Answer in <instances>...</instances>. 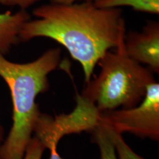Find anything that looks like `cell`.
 <instances>
[{
  "label": "cell",
  "mask_w": 159,
  "mask_h": 159,
  "mask_svg": "<svg viewBox=\"0 0 159 159\" xmlns=\"http://www.w3.org/2000/svg\"><path fill=\"white\" fill-rule=\"evenodd\" d=\"M33 14L38 19L25 23L19 41L44 37L57 41L82 66L85 83L101 57L116 48L126 33L122 9L99 8L93 2H52L36 7Z\"/></svg>",
  "instance_id": "1"
},
{
  "label": "cell",
  "mask_w": 159,
  "mask_h": 159,
  "mask_svg": "<svg viewBox=\"0 0 159 159\" xmlns=\"http://www.w3.org/2000/svg\"><path fill=\"white\" fill-rule=\"evenodd\" d=\"M61 61V49H49L35 61L19 63L0 54V77L8 86L13 103V124L1 148L2 159H23L33 138L40 112L37 97L48 91V75Z\"/></svg>",
  "instance_id": "2"
},
{
  "label": "cell",
  "mask_w": 159,
  "mask_h": 159,
  "mask_svg": "<svg viewBox=\"0 0 159 159\" xmlns=\"http://www.w3.org/2000/svg\"><path fill=\"white\" fill-rule=\"evenodd\" d=\"M125 35L121 37L116 51L109 50L101 57L97 63L100 72L86 83L80 94L99 113L136 106L144 99L148 85L156 81L150 69L127 54Z\"/></svg>",
  "instance_id": "3"
},
{
  "label": "cell",
  "mask_w": 159,
  "mask_h": 159,
  "mask_svg": "<svg viewBox=\"0 0 159 159\" xmlns=\"http://www.w3.org/2000/svg\"><path fill=\"white\" fill-rule=\"evenodd\" d=\"M98 123L119 134L130 133L158 142L159 83L155 81L148 85L144 99L136 106L101 112Z\"/></svg>",
  "instance_id": "4"
},
{
  "label": "cell",
  "mask_w": 159,
  "mask_h": 159,
  "mask_svg": "<svg viewBox=\"0 0 159 159\" xmlns=\"http://www.w3.org/2000/svg\"><path fill=\"white\" fill-rule=\"evenodd\" d=\"M76 102L74 111L69 114L53 117L41 113L35 125L33 134L45 149L52 144H58L65 135L91 131L98 125L100 113L94 104L80 94H77Z\"/></svg>",
  "instance_id": "5"
},
{
  "label": "cell",
  "mask_w": 159,
  "mask_h": 159,
  "mask_svg": "<svg viewBox=\"0 0 159 159\" xmlns=\"http://www.w3.org/2000/svg\"><path fill=\"white\" fill-rule=\"evenodd\" d=\"M125 49L130 58L146 64L152 72H159V23L150 21L141 33L125 35Z\"/></svg>",
  "instance_id": "6"
},
{
  "label": "cell",
  "mask_w": 159,
  "mask_h": 159,
  "mask_svg": "<svg viewBox=\"0 0 159 159\" xmlns=\"http://www.w3.org/2000/svg\"><path fill=\"white\" fill-rule=\"evenodd\" d=\"M30 19V16L26 10L15 13L10 11L0 13V54L5 56L19 42L21 29Z\"/></svg>",
  "instance_id": "7"
},
{
  "label": "cell",
  "mask_w": 159,
  "mask_h": 159,
  "mask_svg": "<svg viewBox=\"0 0 159 159\" xmlns=\"http://www.w3.org/2000/svg\"><path fill=\"white\" fill-rule=\"evenodd\" d=\"M93 3L99 8H116L128 6L138 12L156 15L159 13V0H95Z\"/></svg>",
  "instance_id": "8"
},
{
  "label": "cell",
  "mask_w": 159,
  "mask_h": 159,
  "mask_svg": "<svg viewBox=\"0 0 159 159\" xmlns=\"http://www.w3.org/2000/svg\"><path fill=\"white\" fill-rule=\"evenodd\" d=\"M91 132L93 142L98 145L100 151V159H117L114 144L104 125L98 123Z\"/></svg>",
  "instance_id": "9"
},
{
  "label": "cell",
  "mask_w": 159,
  "mask_h": 159,
  "mask_svg": "<svg viewBox=\"0 0 159 159\" xmlns=\"http://www.w3.org/2000/svg\"><path fill=\"white\" fill-rule=\"evenodd\" d=\"M105 127L106 128L108 134L111 139V142L114 144L117 159H144L136 153L130 148V146L125 142L122 134L114 132V130H111L108 127Z\"/></svg>",
  "instance_id": "10"
},
{
  "label": "cell",
  "mask_w": 159,
  "mask_h": 159,
  "mask_svg": "<svg viewBox=\"0 0 159 159\" xmlns=\"http://www.w3.org/2000/svg\"><path fill=\"white\" fill-rule=\"evenodd\" d=\"M45 150V148L39 139L33 136L27 145L23 159H42Z\"/></svg>",
  "instance_id": "11"
},
{
  "label": "cell",
  "mask_w": 159,
  "mask_h": 159,
  "mask_svg": "<svg viewBox=\"0 0 159 159\" xmlns=\"http://www.w3.org/2000/svg\"><path fill=\"white\" fill-rule=\"evenodd\" d=\"M40 0H0V4L9 7H19L21 10H26Z\"/></svg>",
  "instance_id": "12"
},
{
  "label": "cell",
  "mask_w": 159,
  "mask_h": 159,
  "mask_svg": "<svg viewBox=\"0 0 159 159\" xmlns=\"http://www.w3.org/2000/svg\"><path fill=\"white\" fill-rule=\"evenodd\" d=\"M57 144H52L49 147L48 149L50 150V156L49 159H63L57 152Z\"/></svg>",
  "instance_id": "13"
},
{
  "label": "cell",
  "mask_w": 159,
  "mask_h": 159,
  "mask_svg": "<svg viewBox=\"0 0 159 159\" xmlns=\"http://www.w3.org/2000/svg\"><path fill=\"white\" fill-rule=\"evenodd\" d=\"M77 1H84V2H94L95 0H51L53 3L59 4H72L76 2Z\"/></svg>",
  "instance_id": "14"
},
{
  "label": "cell",
  "mask_w": 159,
  "mask_h": 159,
  "mask_svg": "<svg viewBox=\"0 0 159 159\" xmlns=\"http://www.w3.org/2000/svg\"><path fill=\"white\" fill-rule=\"evenodd\" d=\"M4 136H5V130H4L3 126L0 123V151H1L2 145L4 142ZM0 159H2V157L1 156V152H0Z\"/></svg>",
  "instance_id": "15"
}]
</instances>
